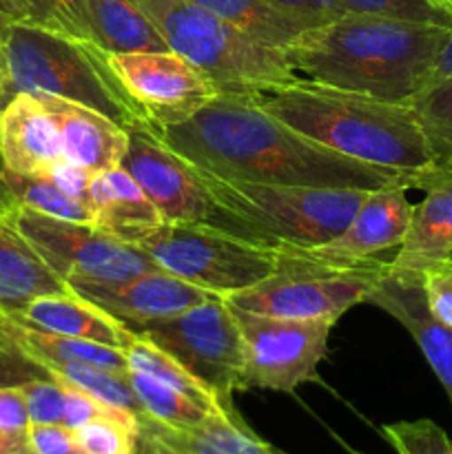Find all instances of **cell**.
<instances>
[{"label": "cell", "instance_id": "1", "mask_svg": "<svg viewBox=\"0 0 452 454\" xmlns=\"http://www.w3.org/2000/svg\"><path fill=\"white\" fill-rule=\"evenodd\" d=\"M155 136L193 167L230 180L310 189H415L406 173L346 158L279 122L248 93L220 91L193 118Z\"/></svg>", "mask_w": 452, "mask_h": 454}, {"label": "cell", "instance_id": "2", "mask_svg": "<svg viewBox=\"0 0 452 454\" xmlns=\"http://www.w3.org/2000/svg\"><path fill=\"white\" fill-rule=\"evenodd\" d=\"M452 29L346 13L301 31L286 49L297 78L410 105Z\"/></svg>", "mask_w": 452, "mask_h": 454}, {"label": "cell", "instance_id": "3", "mask_svg": "<svg viewBox=\"0 0 452 454\" xmlns=\"http://www.w3.org/2000/svg\"><path fill=\"white\" fill-rule=\"evenodd\" d=\"M248 96L279 122L346 158L406 173L415 180V189L419 177L434 167L430 142L410 105L301 78Z\"/></svg>", "mask_w": 452, "mask_h": 454}, {"label": "cell", "instance_id": "4", "mask_svg": "<svg viewBox=\"0 0 452 454\" xmlns=\"http://www.w3.org/2000/svg\"><path fill=\"white\" fill-rule=\"evenodd\" d=\"M7 78L0 109L16 93H47L89 106L127 131L149 129L146 118L111 69L106 51L29 22H16L3 38Z\"/></svg>", "mask_w": 452, "mask_h": 454}, {"label": "cell", "instance_id": "5", "mask_svg": "<svg viewBox=\"0 0 452 454\" xmlns=\"http://www.w3.org/2000/svg\"><path fill=\"white\" fill-rule=\"evenodd\" d=\"M173 53L202 71L220 91L257 93L300 80L284 49L260 43L239 27L186 0H131Z\"/></svg>", "mask_w": 452, "mask_h": 454}, {"label": "cell", "instance_id": "6", "mask_svg": "<svg viewBox=\"0 0 452 454\" xmlns=\"http://www.w3.org/2000/svg\"><path fill=\"white\" fill-rule=\"evenodd\" d=\"M208 193L264 233L275 247H319L353 220L370 191L310 189L230 180L195 167Z\"/></svg>", "mask_w": 452, "mask_h": 454}, {"label": "cell", "instance_id": "7", "mask_svg": "<svg viewBox=\"0 0 452 454\" xmlns=\"http://www.w3.org/2000/svg\"><path fill=\"white\" fill-rule=\"evenodd\" d=\"M279 264L270 278L224 297L233 309L291 319H331L368 300L388 273V262L332 264L310 257L300 247H279Z\"/></svg>", "mask_w": 452, "mask_h": 454}, {"label": "cell", "instance_id": "8", "mask_svg": "<svg viewBox=\"0 0 452 454\" xmlns=\"http://www.w3.org/2000/svg\"><path fill=\"white\" fill-rule=\"evenodd\" d=\"M137 248L160 269L217 297L255 286L277 270L279 251L202 224H162Z\"/></svg>", "mask_w": 452, "mask_h": 454}, {"label": "cell", "instance_id": "9", "mask_svg": "<svg viewBox=\"0 0 452 454\" xmlns=\"http://www.w3.org/2000/svg\"><path fill=\"white\" fill-rule=\"evenodd\" d=\"M122 168L162 213L164 224H202L257 247H275L264 233L222 207L189 160L168 149L149 129L129 131Z\"/></svg>", "mask_w": 452, "mask_h": 454}, {"label": "cell", "instance_id": "10", "mask_svg": "<svg viewBox=\"0 0 452 454\" xmlns=\"http://www.w3.org/2000/svg\"><path fill=\"white\" fill-rule=\"evenodd\" d=\"M131 331L171 355L224 402L235 390H242L244 341L224 297L215 295L173 317L146 322Z\"/></svg>", "mask_w": 452, "mask_h": 454}, {"label": "cell", "instance_id": "11", "mask_svg": "<svg viewBox=\"0 0 452 454\" xmlns=\"http://www.w3.org/2000/svg\"><path fill=\"white\" fill-rule=\"evenodd\" d=\"M12 224L69 286L124 282L160 269L142 248L118 242L96 224L56 220L29 208H20Z\"/></svg>", "mask_w": 452, "mask_h": 454}, {"label": "cell", "instance_id": "12", "mask_svg": "<svg viewBox=\"0 0 452 454\" xmlns=\"http://www.w3.org/2000/svg\"><path fill=\"white\" fill-rule=\"evenodd\" d=\"M233 313L244 341L242 390L295 393L301 384L317 380L335 322L270 317L239 309Z\"/></svg>", "mask_w": 452, "mask_h": 454}, {"label": "cell", "instance_id": "13", "mask_svg": "<svg viewBox=\"0 0 452 454\" xmlns=\"http://www.w3.org/2000/svg\"><path fill=\"white\" fill-rule=\"evenodd\" d=\"M106 58L151 133L186 122L220 96L202 71L173 51L106 53Z\"/></svg>", "mask_w": 452, "mask_h": 454}, {"label": "cell", "instance_id": "14", "mask_svg": "<svg viewBox=\"0 0 452 454\" xmlns=\"http://www.w3.org/2000/svg\"><path fill=\"white\" fill-rule=\"evenodd\" d=\"M82 300L91 301L113 319L131 328L146 322L173 317L182 310L215 297L204 288L193 286L164 269L136 275L124 282L75 284L69 286Z\"/></svg>", "mask_w": 452, "mask_h": 454}, {"label": "cell", "instance_id": "15", "mask_svg": "<svg viewBox=\"0 0 452 454\" xmlns=\"http://www.w3.org/2000/svg\"><path fill=\"white\" fill-rule=\"evenodd\" d=\"M415 204L406 198V189L370 191L353 220L331 242L319 247H300L310 257L332 264H359L372 260L377 253L401 247L410 229Z\"/></svg>", "mask_w": 452, "mask_h": 454}, {"label": "cell", "instance_id": "16", "mask_svg": "<svg viewBox=\"0 0 452 454\" xmlns=\"http://www.w3.org/2000/svg\"><path fill=\"white\" fill-rule=\"evenodd\" d=\"M425 191L388 273L421 284V273L452 255V164H434L417 182Z\"/></svg>", "mask_w": 452, "mask_h": 454}, {"label": "cell", "instance_id": "17", "mask_svg": "<svg viewBox=\"0 0 452 454\" xmlns=\"http://www.w3.org/2000/svg\"><path fill=\"white\" fill-rule=\"evenodd\" d=\"M0 158L16 176H47L62 160L56 118L34 93H16L0 109Z\"/></svg>", "mask_w": 452, "mask_h": 454}, {"label": "cell", "instance_id": "18", "mask_svg": "<svg viewBox=\"0 0 452 454\" xmlns=\"http://www.w3.org/2000/svg\"><path fill=\"white\" fill-rule=\"evenodd\" d=\"M34 96H38L56 118L62 160L87 168L93 176L122 167L129 146L127 129L78 102L47 93Z\"/></svg>", "mask_w": 452, "mask_h": 454}, {"label": "cell", "instance_id": "19", "mask_svg": "<svg viewBox=\"0 0 452 454\" xmlns=\"http://www.w3.org/2000/svg\"><path fill=\"white\" fill-rule=\"evenodd\" d=\"M366 301L393 315L410 333L452 403V328L430 315L421 284L386 273Z\"/></svg>", "mask_w": 452, "mask_h": 454}, {"label": "cell", "instance_id": "20", "mask_svg": "<svg viewBox=\"0 0 452 454\" xmlns=\"http://www.w3.org/2000/svg\"><path fill=\"white\" fill-rule=\"evenodd\" d=\"M93 224L129 247H140L164 224L149 195L122 167L96 173L89 186Z\"/></svg>", "mask_w": 452, "mask_h": 454}, {"label": "cell", "instance_id": "21", "mask_svg": "<svg viewBox=\"0 0 452 454\" xmlns=\"http://www.w3.org/2000/svg\"><path fill=\"white\" fill-rule=\"evenodd\" d=\"M0 346L38 364L47 372L65 364H89L122 375L129 372L127 357L120 348L53 335L43 328L31 326L9 310H0Z\"/></svg>", "mask_w": 452, "mask_h": 454}, {"label": "cell", "instance_id": "22", "mask_svg": "<svg viewBox=\"0 0 452 454\" xmlns=\"http://www.w3.org/2000/svg\"><path fill=\"white\" fill-rule=\"evenodd\" d=\"M18 317L27 324L53 335L71 337V340L93 341V344L111 346L122 350L127 346L131 331L122 322L106 315L91 301L82 300L74 291L65 295H44L29 301Z\"/></svg>", "mask_w": 452, "mask_h": 454}, {"label": "cell", "instance_id": "23", "mask_svg": "<svg viewBox=\"0 0 452 454\" xmlns=\"http://www.w3.org/2000/svg\"><path fill=\"white\" fill-rule=\"evenodd\" d=\"M71 293L47 262L9 222L0 220V310L18 313L44 295Z\"/></svg>", "mask_w": 452, "mask_h": 454}, {"label": "cell", "instance_id": "24", "mask_svg": "<svg viewBox=\"0 0 452 454\" xmlns=\"http://www.w3.org/2000/svg\"><path fill=\"white\" fill-rule=\"evenodd\" d=\"M140 428L153 433L182 454H275L273 446L261 442L244 424L233 403H224L195 428H168L146 415L140 419Z\"/></svg>", "mask_w": 452, "mask_h": 454}, {"label": "cell", "instance_id": "25", "mask_svg": "<svg viewBox=\"0 0 452 454\" xmlns=\"http://www.w3.org/2000/svg\"><path fill=\"white\" fill-rule=\"evenodd\" d=\"M93 44L106 53L171 51L153 22L131 0H87Z\"/></svg>", "mask_w": 452, "mask_h": 454}, {"label": "cell", "instance_id": "26", "mask_svg": "<svg viewBox=\"0 0 452 454\" xmlns=\"http://www.w3.org/2000/svg\"><path fill=\"white\" fill-rule=\"evenodd\" d=\"M186 3L215 13L222 20L239 27L248 35L275 49H286L301 31L310 27L301 18L270 4L269 0H186Z\"/></svg>", "mask_w": 452, "mask_h": 454}, {"label": "cell", "instance_id": "27", "mask_svg": "<svg viewBox=\"0 0 452 454\" xmlns=\"http://www.w3.org/2000/svg\"><path fill=\"white\" fill-rule=\"evenodd\" d=\"M127 380L142 412L149 419L168 426V428H195L224 406V403L220 408L207 406V403L198 402V399L189 397V395L180 393V390L171 388V386L162 384V381L153 380L140 371H129Z\"/></svg>", "mask_w": 452, "mask_h": 454}, {"label": "cell", "instance_id": "28", "mask_svg": "<svg viewBox=\"0 0 452 454\" xmlns=\"http://www.w3.org/2000/svg\"><path fill=\"white\" fill-rule=\"evenodd\" d=\"M122 353L124 357H127L129 371L144 372V375L153 377V380L162 381V384L171 386V388L180 390V393L189 395V397L198 399V402L207 403V406L211 408H220L222 403H226L224 399L217 397L213 390H208L198 377L191 375L182 364H177L171 355L164 353V350L158 348L153 341L137 335V333L131 331V337H129Z\"/></svg>", "mask_w": 452, "mask_h": 454}, {"label": "cell", "instance_id": "29", "mask_svg": "<svg viewBox=\"0 0 452 454\" xmlns=\"http://www.w3.org/2000/svg\"><path fill=\"white\" fill-rule=\"evenodd\" d=\"M4 182L20 208L43 213L56 220L93 224V211L87 202L71 198L44 176H16L4 171Z\"/></svg>", "mask_w": 452, "mask_h": 454}, {"label": "cell", "instance_id": "30", "mask_svg": "<svg viewBox=\"0 0 452 454\" xmlns=\"http://www.w3.org/2000/svg\"><path fill=\"white\" fill-rule=\"evenodd\" d=\"M49 375H51V380L60 381L62 386H74V388L84 390L106 406L131 412L137 419L144 417L140 403L133 397L127 375H122V372L105 371V368L89 366V364H65V366L53 368Z\"/></svg>", "mask_w": 452, "mask_h": 454}, {"label": "cell", "instance_id": "31", "mask_svg": "<svg viewBox=\"0 0 452 454\" xmlns=\"http://www.w3.org/2000/svg\"><path fill=\"white\" fill-rule=\"evenodd\" d=\"M410 106L428 137L434 164H452V78L424 89Z\"/></svg>", "mask_w": 452, "mask_h": 454}, {"label": "cell", "instance_id": "32", "mask_svg": "<svg viewBox=\"0 0 452 454\" xmlns=\"http://www.w3.org/2000/svg\"><path fill=\"white\" fill-rule=\"evenodd\" d=\"M328 16H346V13H362V16H379L390 20L417 22V25H437L452 29V20L434 7L430 0H326Z\"/></svg>", "mask_w": 452, "mask_h": 454}, {"label": "cell", "instance_id": "33", "mask_svg": "<svg viewBox=\"0 0 452 454\" xmlns=\"http://www.w3.org/2000/svg\"><path fill=\"white\" fill-rule=\"evenodd\" d=\"M74 434L84 454H133L140 424L118 417H100L75 428Z\"/></svg>", "mask_w": 452, "mask_h": 454}, {"label": "cell", "instance_id": "34", "mask_svg": "<svg viewBox=\"0 0 452 454\" xmlns=\"http://www.w3.org/2000/svg\"><path fill=\"white\" fill-rule=\"evenodd\" d=\"M29 25L75 40H91L87 0H29Z\"/></svg>", "mask_w": 452, "mask_h": 454}, {"label": "cell", "instance_id": "35", "mask_svg": "<svg viewBox=\"0 0 452 454\" xmlns=\"http://www.w3.org/2000/svg\"><path fill=\"white\" fill-rule=\"evenodd\" d=\"M381 434L397 454H452V442L448 434L430 419L397 421L384 426Z\"/></svg>", "mask_w": 452, "mask_h": 454}, {"label": "cell", "instance_id": "36", "mask_svg": "<svg viewBox=\"0 0 452 454\" xmlns=\"http://www.w3.org/2000/svg\"><path fill=\"white\" fill-rule=\"evenodd\" d=\"M31 419L22 388H0V439L9 454H31Z\"/></svg>", "mask_w": 452, "mask_h": 454}, {"label": "cell", "instance_id": "37", "mask_svg": "<svg viewBox=\"0 0 452 454\" xmlns=\"http://www.w3.org/2000/svg\"><path fill=\"white\" fill-rule=\"evenodd\" d=\"M27 402V412H29L31 424H60L65 421L66 406V390L60 381L51 380H35L29 384L20 386Z\"/></svg>", "mask_w": 452, "mask_h": 454}, {"label": "cell", "instance_id": "38", "mask_svg": "<svg viewBox=\"0 0 452 454\" xmlns=\"http://www.w3.org/2000/svg\"><path fill=\"white\" fill-rule=\"evenodd\" d=\"M421 291L430 315L452 328V255L421 273Z\"/></svg>", "mask_w": 452, "mask_h": 454}, {"label": "cell", "instance_id": "39", "mask_svg": "<svg viewBox=\"0 0 452 454\" xmlns=\"http://www.w3.org/2000/svg\"><path fill=\"white\" fill-rule=\"evenodd\" d=\"M29 448L31 454H84L74 430L60 424H31Z\"/></svg>", "mask_w": 452, "mask_h": 454}, {"label": "cell", "instance_id": "40", "mask_svg": "<svg viewBox=\"0 0 452 454\" xmlns=\"http://www.w3.org/2000/svg\"><path fill=\"white\" fill-rule=\"evenodd\" d=\"M47 377L51 375L38 364L0 346V388H20L29 381L47 380Z\"/></svg>", "mask_w": 452, "mask_h": 454}, {"label": "cell", "instance_id": "41", "mask_svg": "<svg viewBox=\"0 0 452 454\" xmlns=\"http://www.w3.org/2000/svg\"><path fill=\"white\" fill-rule=\"evenodd\" d=\"M44 177H49L58 189L65 191L71 198L89 204V186H91L93 177L91 171H87L82 167H75V164L66 162V160H58Z\"/></svg>", "mask_w": 452, "mask_h": 454}, {"label": "cell", "instance_id": "42", "mask_svg": "<svg viewBox=\"0 0 452 454\" xmlns=\"http://www.w3.org/2000/svg\"><path fill=\"white\" fill-rule=\"evenodd\" d=\"M275 7L284 9V12L292 13V16L301 18L306 25L317 27L331 20L326 9V0H269Z\"/></svg>", "mask_w": 452, "mask_h": 454}, {"label": "cell", "instance_id": "43", "mask_svg": "<svg viewBox=\"0 0 452 454\" xmlns=\"http://www.w3.org/2000/svg\"><path fill=\"white\" fill-rule=\"evenodd\" d=\"M29 18V0H0V40L16 22H27Z\"/></svg>", "mask_w": 452, "mask_h": 454}, {"label": "cell", "instance_id": "44", "mask_svg": "<svg viewBox=\"0 0 452 454\" xmlns=\"http://www.w3.org/2000/svg\"><path fill=\"white\" fill-rule=\"evenodd\" d=\"M450 78H452V34H450V38L446 40V44H443L437 62H434L433 74H430V80H428V87H433V84H439V82H443V80H450Z\"/></svg>", "mask_w": 452, "mask_h": 454}, {"label": "cell", "instance_id": "45", "mask_svg": "<svg viewBox=\"0 0 452 454\" xmlns=\"http://www.w3.org/2000/svg\"><path fill=\"white\" fill-rule=\"evenodd\" d=\"M133 454H182L180 450H175L173 446H168L167 442H162L160 437H155L153 433L149 430H142L137 434V443H136V452Z\"/></svg>", "mask_w": 452, "mask_h": 454}, {"label": "cell", "instance_id": "46", "mask_svg": "<svg viewBox=\"0 0 452 454\" xmlns=\"http://www.w3.org/2000/svg\"><path fill=\"white\" fill-rule=\"evenodd\" d=\"M18 211H20V207L16 204V200H13L7 182H4V164H3V158H0V220H4L12 224Z\"/></svg>", "mask_w": 452, "mask_h": 454}, {"label": "cell", "instance_id": "47", "mask_svg": "<svg viewBox=\"0 0 452 454\" xmlns=\"http://www.w3.org/2000/svg\"><path fill=\"white\" fill-rule=\"evenodd\" d=\"M4 78H7V60H4V44L0 40V91L4 87Z\"/></svg>", "mask_w": 452, "mask_h": 454}, {"label": "cell", "instance_id": "48", "mask_svg": "<svg viewBox=\"0 0 452 454\" xmlns=\"http://www.w3.org/2000/svg\"><path fill=\"white\" fill-rule=\"evenodd\" d=\"M430 3H433L434 7L441 9V12L452 20V0H430Z\"/></svg>", "mask_w": 452, "mask_h": 454}, {"label": "cell", "instance_id": "49", "mask_svg": "<svg viewBox=\"0 0 452 454\" xmlns=\"http://www.w3.org/2000/svg\"><path fill=\"white\" fill-rule=\"evenodd\" d=\"M0 454H9V448L4 446V442H3V439H0Z\"/></svg>", "mask_w": 452, "mask_h": 454}, {"label": "cell", "instance_id": "50", "mask_svg": "<svg viewBox=\"0 0 452 454\" xmlns=\"http://www.w3.org/2000/svg\"><path fill=\"white\" fill-rule=\"evenodd\" d=\"M273 452H275V454H286V452H282V450H277V448H273Z\"/></svg>", "mask_w": 452, "mask_h": 454}]
</instances>
